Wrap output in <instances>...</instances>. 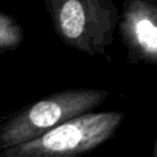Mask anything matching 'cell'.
Segmentation results:
<instances>
[{
  "label": "cell",
  "instance_id": "6da1fadb",
  "mask_svg": "<svg viewBox=\"0 0 157 157\" xmlns=\"http://www.w3.org/2000/svg\"><path fill=\"white\" fill-rule=\"evenodd\" d=\"M108 94L107 90H64L0 117V151L38 137L66 120L93 112Z\"/></svg>",
  "mask_w": 157,
  "mask_h": 157
},
{
  "label": "cell",
  "instance_id": "7a4b0ae2",
  "mask_svg": "<svg viewBox=\"0 0 157 157\" xmlns=\"http://www.w3.org/2000/svg\"><path fill=\"white\" fill-rule=\"evenodd\" d=\"M58 38L83 54L108 56L119 21L114 0H44Z\"/></svg>",
  "mask_w": 157,
  "mask_h": 157
},
{
  "label": "cell",
  "instance_id": "3957f363",
  "mask_svg": "<svg viewBox=\"0 0 157 157\" xmlns=\"http://www.w3.org/2000/svg\"><path fill=\"white\" fill-rule=\"evenodd\" d=\"M123 119L124 113L119 110L90 112L0 151V157H83L108 142Z\"/></svg>",
  "mask_w": 157,
  "mask_h": 157
},
{
  "label": "cell",
  "instance_id": "277c9868",
  "mask_svg": "<svg viewBox=\"0 0 157 157\" xmlns=\"http://www.w3.org/2000/svg\"><path fill=\"white\" fill-rule=\"evenodd\" d=\"M118 27L130 64L157 65V0H123Z\"/></svg>",
  "mask_w": 157,
  "mask_h": 157
},
{
  "label": "cell",
  "instance_id": "5b68a950",
  "mask_svg": "<svg viewBox=\"0 0 157 157\" xmlns=\"http://www.w3.org/2000/svg\"><path fill=\"white\" fill-rule=\"evenodd\" d=\"M23 39L25 31L17 20L12 15L0 11V54L20 48Z\"/></svg>",
  "mask_w": 157,
  "mask_h": 157
}]
</instances>
